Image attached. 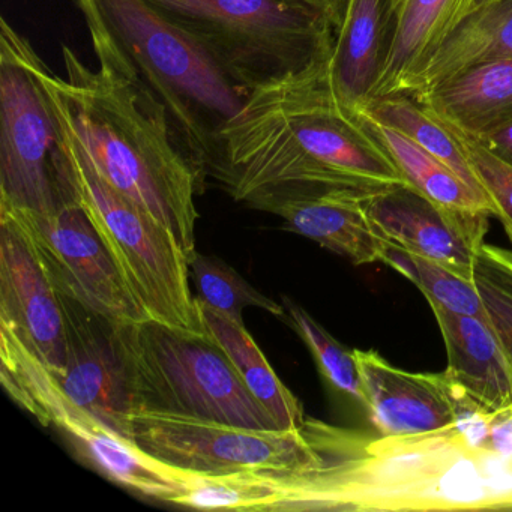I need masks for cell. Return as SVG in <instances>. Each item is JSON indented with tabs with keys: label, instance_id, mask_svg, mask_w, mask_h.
<instances>
[{
	"label": "cell",
	"instance_id": "6da1fadb",
	"mask_svg": "<svg viewBox=\"0 0 512 512\" xmlns=\"http://www.w3.org/2000/svg\"><path fill=\"white\" fill-rule=\"evenodd\" d=\"M208 176L262 211L332 188L373 193L407 184L359 115L338 101L329 61L251 91L218 134Z\"/></svg>",
	"mask_w": 512,
	"mask_h": 512
},
{
	"label": "cell",
	"instance_id": "7a4b0ae2",
	"mask_svg": "<svg viewBox=\"0 0 512 512\" xmlns=\"http://www.w3.org/2000/svg\"><path fill=\"white\" fill-rule=\"evenodd\" d=\"M319 458L289 479V511L497 509L502 455L478 419L413 436L374 437L305 418Z\"/></svg>",
	"mask_w": 512,
	"mask_h": 512
},
{
	"label": "cell",
	"instance_id": "3957f363",
	"mask_svg": "<svg viewBox=\"0 0 512 512\" xmlns=\"http://www.w3.org/2000/svg\"><path fill=\"white\" fill-rule=\"evenodd\" d=\"M67 77L43 64L40 79L59 125L86 160L119 193L196 251L200 178L182 151L163 104L133 77L100 62L92 71L62 47Z\"/></svg>",
	"mask_w": 512,
	"mask_h": 512
},
{
	"label": "cell",
	"instance_id": "277c9868",
	"mask_svg": "<svg viewBox=\"0 0 512 512\" xmlns=\"http://www.w3.org/2000/svg\"><path fill=\"white\" fill-rule=\"evenodd\" d=\"M98 61L139 80L166 109L182 151L206 181L218 134L247 92L148 0H74Z\"/></svg>",
	"mask_w": 512,
	"mask_h": 512
},
{
	"label": "cell",
	"instance_id": "5b68a950",
	"mask_svg": "<svg viewBox=\"0 0 512 512\" xmlns=\"http://www.w3.org/2000/svg\"><path fill=\"white\" fill-rule=\"evenodd\" d=\"M250 94L331 61L334 20L317 0H148Z\"/></svg>",
	"mask_w": 512,
	"mask_h": 512
},
{
	"label": "cell",
	"instance_id": "8992f818",
	"mask_svg": "<svg viewBox=\"0 0 512 512\" xmlns=\"http://www.w3.org/2000/svg\"><path fill=\"white\" fill-rule=\"evenodd\" d=\"M134 412L157 410L256 430H280L227 353L206 332L157 320L121 326Z\"/></svg>",
	"mask_w": 512,
	"mask_h": 512
},
{
	"label": "cell",
	"instance_id": "52a82bcc",
	"mask_svg": "<svg viewBox=\"0 0 512 512\" xmlns=\"http://www.w3.org/2000/svg\"><path fill=\"white\" fill-rule=\"evenodd\" d=\"M61 133L74 197L149 319L205 332L184 248L160 221L115 190L62 128Z\"/></svg>",
	"mask_w": 512,
	"mask_h": 512
},
{
	"label": "cell",
	"instance_id": "ba28073f",
	"mask_svg": "<svg viewBox=\"0 0 512 512\" xmlns=\"http://www.w3.org/2000/svg\"><path fill=\"white\" fill-rule=\"evenodd\" d=\"M44 61L7 19L0 22V208L53 212L76 199Z\"/></svg>",
	"mask_w": 512,
	"mask_h": 512
},
{
	"label": "cell",
	"instance_id": "9c48e42d",
	"mask_svg": "<svg viewBox=\"0 0 512 512\" xmlns=\"http://www.w3.org/2000/svg\"><path fill=\"white\" fill-rule=\"evenodd\" d=\"M0 379L19 406L41 424L58 428L110 481L167 503L184 490L176 467L146 454L133 440L70 400L46 365L4 326H0Z\"/></svg>",
	"mask_w": 512,
	"mask_h": 512
},
{
	"label": "cell",
	"instance_id": "30bf717a",
	"mask_svg": "<svg viewBox=\"0 0 512 512\" xmlns=\"http://www.w3.org/2000/svg\"><path fill=\"white\" fill-rule=\"evenodd\" d=\"M0 221L19 233L61 295L97 311L116 325L149 319L76 199L44 214L0 208Z\"/></svg>",
	"mask_w": 512,
	"mask_h": 512
},
{
	"label": "cell",
	"instance_id": "8fae6325",
	"mask_svg": "<svg viewBox=\"0 0 512 512\" xmlns=\"http://www.w3.org/2000/svg\"><path fill=\"white\" fill-rule=\"evenodd\" d=\"M131 439L146 454L185 472L293 470L317 460L304 428L256 430L157 410H136Z\"/></svg>",
	"mask_w": 512,
	"mask_h": 512
},
{
	"label": "cell",
	"instance_id": "7c38bea8",
	"mask_svg": "<svg viewBox=\"0 0 512 512\" xmlns=\"http://www.w3.org/2000/svg\"><path fill=\"white\" fill-rule=\"evenodd\" d=\"M59 299L65 317L67 365L64 373H49L70 400L131 439L133 386L121 325L61 293Z\"/></svg>",
	"mask_w": 512,
	"mask_h": 512
},
{
	"label": "cell",
	"instance_id": "4fadbf2b",
	"mask_svg": "<svg viewBox=\"0 0 512 512\" xmlns=\"http://www.w3.org/2000/svg\"><path fill=\"white\" fill-rule=\"evenodd\" d=\"M365 209L377 235L389 244L436 260L473 280L491 215L448 208L407 184L368 194Z\"/></svg>",
	"mask_w": 512,
	"mask_h": 512
},
{
	"label": "cell",
	"instance_id": "5bb4252c",
	"mask_svg": "<svg viewBox=\"0 0 512 512\" xmlns=\"http://www.w3.org/2000/svg\"><path fill=\"white\" fill-rule=\"evenodd\" d=\"M353 352L364 382L368 413L382 436L433 433L482 413L452 385L445 371L410 373L389 364L374 350Z\"/></svg>",
	"mask_w": 512,
	"mask_h": 512
},
{
	"label": "cell",
	"instance_id": "9a60e30c",
	"mask_svg": "<svg viewBox=\"0 0 512 512\" xmlns=\"http://www.w3.org/2000/svg\"><path fill=\"white\" fill-rule=\"evenodd\" d=\"M0 326L10 329L50 373H64L67 335L58 290L19 233L4 221H0Z\"/></svg>",
	"mask_w": 512,
	"mask_h": 512
},
{
	"label": "cell",
	"instance_id": "2e32d148",
	"mask_svg": "<svg viewBox=\"0 0 512 512\" xmlns=\"http://www.w3.org/2000/svg\"><path fill=\"white\" fill-rule=\"evenodd\" d=\"M445 341L446 377L484 415L512 416V365L487 320L430 304Z\"/></svg>",
	"mask_w": 512,
	"mask_h": 512
},
{
	"label": "cell",
	"instance_id": "e0dca14e",
	"mask_svg": "<svg viewBox=\"0 0 512 512\" xmlns=\"http://www.w3.org/2000/svg\"><path fill=\"white\" fill-rule=\"evenodd\" d=\"M485 0H388V52L370 101L410 95L449 34Z\"/></svg>",
	"mask_w": 512,
	"mask_h": 512
},
{
	"label": "cell",
	"instance_id": "ac0fdd59",
	"mask_svg": "<svg viewBox=\"0 0 512 512\" xmlns=\"http://www.w3.org/2000/svg\"><path fill=\"white\" fill-rule=\"evenodd\" d=\"M368 194L355 188H332L277 200L266 211L283 218L292 232L347 257L353 265H368L382 262L385 248L365 209Z\"/></svg>",
	"mask_w": 512,
	"mask_h": 512
},
{
	"label": "cell",
	"instance_id": "d6986e66",
	"mask_svg": "<svg viewBox=\"0 0 512 512\" xmlns=\"http://www.w3.org/2000/svg\"><path fill=\"white\" fill-rule=\"evenodd\" d=\"M388 52V0H347L335 32L329 77L338 101L358 115L370 101Z\"/></svg>",
	"mask_w": 512,
	"mask_h": 512
},
{
	"label": "cell",
	"instance_id": "ffe728a7",
	"mask_svg": "<svg viewBox=\"0 0 512 512\" xmlns=\"http://www.w3.org/2000/svg\"><path fill=\"white\" fill-rule=\"evenodd\" d=\"M410 97L439 121L478 136L512 121V61L472 68Z\"/></svg>",
	"mask_w": 512,
	"mask_h": 512
},
{
	"label": "cell",
	"instance_id": "44dd1931",
	"mask_svg": "<svg viewBox=\"0 0 512 512\" xmlns=\"http://www.w3.org/2000/svg\"><path fill=\"white\" fill-rule=\"evenodd\" d=\"M500 61H512V0H485L437 47L416 77L412 94Z\"/></svg>",
	"mask_w": 512,
	"mask_h": 512
},
{
	"label": "cell",
	"instance_id": "7402d4cb",
	"mask_svg": "<svg viewBox=\"0 0 512 512\" xmlns=\"http://www.w3.org/2000/svg\"><path fill=\"white\" fill-rule=\"evenodd\" d=\"M203 328L227 353L254 397L275 416L281 428H299L305 415L301 401L281 382L244 323L235 322L197 299Z\"/></svg>",
	"mask_w": 512,
	"mask_h": 512
},
{
	"label": "cell",
	"instance_id": "603a6c76",
	"mask_svg": "<svg viewBox=\"0 0 512 512\" xmlns=\"http://www.w3.org/2000/svg\"><path fill=\"white\" fill-rule=\"evenodd\" d=\"M365 130L395 164L404 181L428 199L457 211L493 215L491 203L461 181L445 163L394 128L359 115Z\"/></svg>",
	"mask_w": 512,
	"mask_h": 512
},
{
	"label": "cell",
	"instance_id": "cb8c5ba5",
	"mask_svg": "<svg viewBox=\"0 0 512 512\" xmlns=\"http://www.w3.org/2000/svg\"><path fill=\"white\" fill-rule=\"evenodd\" d=\"M358 115L400 131L433 157L439 158L475 193L485 197L457 137L410 95L374 98L362 107Z\"/></svg>",
	"mask_w": 512,
	"mask_h": 512
},
{
	"label": "cell",
	"instance_id": "d4e9b609",
	"mask_svg": "<svg viewBox=\"0 0 512 512\" xmlns=\"http://www.w3.org/2000/svg\"><path fill=\"white\" fill-rule=\"evenodd\" d=\"M382 262L409 278L424 293L428 304L440 305L454 313L469 314L485 320L481 296L472 278L443 263L410 253L386 241Z\"/></svg>",
	"mask_w": 512,
	"mask_h": 512
},
{
	"label": "cell",
	"instance_id": "484cf974",
	"mask_svg": "<svg viewBox=\"0 0 512 512\" xmlns=\"http://www.w3.org/2000/svg\"><path fill=\"white\" fill-rule=\"evenodd\" d=\"M190 275L196 298L235 322L244 323L242 313L245 308H260L278 317L286 311L284 305L263 295L218 257L194 251L190 257Z\"/></svg>",
	"mask_w": 512,
	"mask_h": 512
},
{
	"label": "cell",
	"instance_id": "4316f807",
	"mask_svg": "<svg viewBox=\"0 0 512 512\" xmlns=\"http://www.w3.org/2000/svg\"><path fill=\"white\" fill-rule=\"evenodd\" d=\"M283 301L293 328L307 344L326 380L367 409V395L355 352L335 340L304 308L290 299L284 298Z\"/></svg>",
	"mask_w": 512,
	"mask_h": 512
},
{
	"label": "cell",
	"instance_id": "83f0119b",
	"mask_svg": "<svg viewBox=\"0 0 512 512\" xmlns=\"http://www.w3.org/2000/svg\"><path fill=\"white\" fill-rule=\"evenodd\" d=\"M473 283L481 296L485 320L512 365V251L485 242L473 266Z\"/></svg>",
	"mask_w": 512,
	"mask_h": 512
},
{
	"label": "cell",
	"instance_id": "f1b7e54d",
	"mask_svg": "<svg viewBox=\"0 0 512 512\" xmlns=\"http://www.w3.org/2000/svg\"><path fill=\"white\" fill-rule=\"evenodd\" d=\"M439 121V119H437ZM442 122V121H440ZM460 142L470 167L512 241V164L488 151L475 137L442 122Z\"/></svg>",
	"mask_w": 512,
	"mask_h": 512
},
{
	"label": "cell",
	"instance_id": "f546056e",
	"mask_svg": "<svg viewBox=\"0 0 512 512\" xmlns=\"http://www.w3.org/2000/svg\"><path fill=\"white\" fill-rule=\"evenodd\" d=\"M469 134V133H467ZM473 136V134H470ZM488 151L502 158L506 163L512 164V121L505 122L493 130L473 136Z\"/></svg>",
	"mask_w": 512,
	"mask_h": 512
},
{
	"label": "cell",
	"instance_id": "4dcf8cb0",
	"mask_svg": "<svg viewBox=\"0 0 512 512\" xmlns=\"http://www.w3.org/2000/svg\"><path fill=\"white\" fill-rule=\"evenodd\" d=\"M317 2H320L328 10V13L331 14L335 28H340L341 22H343L344 11H346L347 0H317Z\"/></svg>",
	"mask_w": 512,
	"mask_h": 512
}]
</instances>
